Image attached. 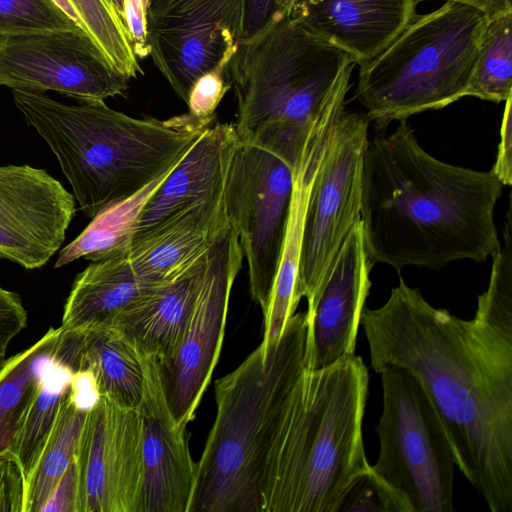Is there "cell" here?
Instances as JSON below:
<instances>
[{
  "label": "cell",
  "instance_id": "6da1fadb",
  "mask_svg": "<svg viewBox=\"0 0 512 512\" xmlns=\"http://www.w3.org/2000/svg\"><path fill=\"white\" fill-rule=\"evenodd\" d=\"M360 324L370 366L411 372L446 429L455 466L492 512H512V271L497 265L475 316L429 304L403 279Z\"/></svg>",
  "mask_w": 512,
  "mask_h": 512
},
{
  "label": "cell",
  "instance_id": "7a4b0ae2",
  "mask_svg": "<svg viewBox=\"0 0 512 512\" xmlns=\"http://www.w3.org/2000/svg\"><path fill=\"white\" fill-rule=\"evenodd\" d=\"M368 141L360 220L370 265L441 269L484 262L500 242L494 209L503 184L492 170L440 161L418 143L407 120Z\"/></svg>",
  "mask_w": 512,
  "mask_h": 512
},
{
  "label": "cell",
  "instance_id": "3957f363",
  "mask_svg": "<svg viewBox=\"0 0 512 512\" xmlns=\"http://www.w3.org/2000/svg\"><path fill=\"white\" fill-rule=\"evenodd\" d=\"M368 384L355 354L321 370L306 361L273 445L263 512H338L352 481L370 467L362 435Z\"/></svg>",
  "mask_w": 512,
  "mask_h": 512
},
{
  "label": "cell",
  "instance_id": "277c9868",
  "mask_svg": "<svg viewBox=\"0 0 512 512\" xmlns=\"http://www.w3.org/2000/svg\"><path fill=\"white\" fill-rule=\"evenodd\" d=\"M13 100L55 154L91 219L173 168L209 127L188 113L134 118L104 102L67 105L24 90H13Z\"/></svg>",
  "mask_w": 512,
  "mask_h": 512
},
{
  "label": "cell",
  "instance_id": "5b68a950",
  "mask_svg": "<svg viewBox=\"0 0 512 512\" xmlns=\"http://www.w3.org/2000/svg\"><path fill=\"white\" fill-rule=\"evenodd\" d=\"M308 321L295 313L277 343L253 350L215 381L216 417L196 463L187 512H263L273 445L306 363Z\"/></svg>",
  "mask_w": 512,
  "mask_h": 512
},
{
  "label": "cell",
  "instance_id": "8992f818",
  "mask_svg": "<svg viewBox=\"0 0 512 512\" xmlns=\"http://www.w3.org/2000/svg\"><path fill=\"white\" fill-rule=\"evenodd\" d=\"M350 60L289 17L240 41L229 63L239 141L264 147L295 167Z\"/></svg>",
  "mask_w": 512,
  "mask_h": 512
},
{
  "label": "cell",
  "instance_id": "52a82bcc",
  "mask_svg": "<svg viewBox=\"0 0 512 512\" xmlns=\"http://www.w3.org/2000/svg\"><path fill=\"white\" fill-rule=\"evenodd\" d=\"M488 17L457 2L417 16L359 64L354 98L379 129L466 96Z\"/></svg>",
  "mask_w": 512,
  "mask_h": 512
},
{
  "label": "cell",
  "instance_id": "ba28073f",
  "mask_svg": "<svg viewBox=\"0 0 512 512\" xmlns=\"http://www.w3.org/2000/svg\"><path fill=\"white\" fill-rule=\"evenodd\" d=\"M383 410L372 470L410 512H453L455 460L443 422L421 382L408 370L380 371Z\"/></svg>",
  "mask_w": 512,
  "mask_h": 512
},
{
  "label": "cell",
  "instance_id": "9c48e42d",
  "mask_svg": "<svg viewBox=\"0 0 512 512\" xmlns=\"http://www.w3.org/2000/svg\"><path fill=\"white\" fill-rule=\"evenodd\" d=\"M366 114L343 110L332 129L306 208L298 286L310 304L344 240L360 220Z\"/></svg>",
  "mask_w": 512,
  "mask_h": 512
},
{
  "label": "cell",
  "instance_id": "30bf717a",
  "mask_svg": "<svg viewBox=\"0 0 512 512\" xmlns=\"http://www.w3.org/2000/svg\"><path fill=\"white\" fill-rule=\"evenodd\" d=\"M294 167L276 153L240 142L224 190L229 224L248 265L253 300L266 309L290 209Z\"/></svg>",
  "mask_w": 512,
  "mask_h": 512
},
{
  "label": "cell",
  "instance_id": "8fae6325",
  "mask_svg": "<svg viewBox=\"0 0 512 512\" xmlns=\"http://www.w3.org/2000/svg\"><path fill=\"white\" fill-rule=\"evenodd\" d=\"M243 258L238 236L229 224L208 251L203 279L177 350L169 359L157 361L169 409L182 427L194 419L218 362L230 293Z\"/></svg>",
  "mask_w": 512,
  "mask_h": 512
},
{
  "label": "cell",
  "instance_id": "7c38bea8",
  "mask_svg": "<svg viewBox=\"0 0 512 512\" xmlns=\"http://www.w3.org/2000/svg\"><path fill=\"white\" fill-rule=\"evenodd\" d=\"M128 80L82 29L0 36V85L12 90L104 102Z\"/></svg>",
  "mask_w": 512,
  "mask_h": 512
},
{
  "label": "cell",
  "instance_id": "4fadbf2b",
  "mask_svg": "<svg viewBox=\"0 0 512 512\" xmlns=\"http://www.w3.org/2000/svg\"><path fill=\"white\" fill-rule=\"evenodd\" d=\"M242 16L243 0H166L147 10L149 55L185 103L202 75L234 56Z\"/></svg>",
  "mask_w": 512,
  "mask_h": 512
},
{
  "label": "cell",
  "instance_id": "5bb4252c",
  "mask_svg": "<svg viewBox=\"0 0 512 512\" xmlns=\"http://www.w3.org/2000/svg\"><path fill=\"white\" fill-rule=\"evenodd\" d=\"M75 463L76 512H140L143 461L139 410L101 395L86 414Z\"/></svg>",
  "mask_w": 512,
  "mask_h": 512
},
{
  "label": "cell",
  "instance_id": "9a60e30c",
  "mask_svg": "<svg viewBox=\"0 0 512 512\" xmlns=\"http://www.w3.org/2000/svg\"><path fill=\"white\" fill-rule=\"evenodd\" d=\"M75 198L44 169L0 166V259L43 266L60 248Z\"/></svg>",
  "mask_w": 512,
  "mask_h": 512
},
{
  "label": "cell",
  "instance_id": "2e32d148",
  "mask_svg": "<svg viewBox=\"0 0 512 512\" xmlns=\"http://www.w3.org/2000/svg\"><path fill=\"white\" fill-rule=\"evenodd\" d=\"M371 268L359 220L344 240L319 292L308 304L309 369L321 370L355 354L360 317L372 284Z\"/></svg>",
  "mask_w": 512,
  "mask_h": 512
},
{
  "label": "cell",
  "instance_id": "e0dca14e",
  "mask_svg": "<svg viewBox=\"0 0 512 512\" xmlns=\"http://www.w3.org/2000/svg\"><path fill=\"white\" fill-rule=\"evenodd\" d=\"M145 356V386L139 407L143 484L140 512H187L196 463L186 428L173 417L163 391L158 362Z\"/></svg>",
  "mask_w": 512,
  "mask_h": 512
},
{
  "label": "cell",
  "instance_id": "ac0fdd59",
  "mask_svg": "<svg viewBox=\"0 0 512 512\" xmlns=\"http://www.w3.org/2000/svg\"><path fill=\"white\" fill-rule=\"evenodd\" d=\"M349 88V80L342 78L337 82L294 167L292 197L280 262L268 305L263 311L264 329L260 343L263 349L277 343L302 298L298 274L308 199L334 124L345 110Z\"/></svg>",
  "mask_w": 512,
  "mask_h": 512
},
{
  "label": "cell",
  "instance_id": "d6986e66",
  "mask_svg": "<svg viewBox=\"0 0 512 512\" xmlns=\"http://www.w3.org/2000/svg\"><path fill=\"white\" fill-rule=\"evenodd\" d=\"M416 7L415 0H296L289 18L359 65L399 35Z\"/></svg>",
  "mask_w": 512,
  "mask_h": 512
},
{
  "label": "cell",
  "instance_id": "ffe728a7",
  "mask_svg": "<svg viewBox=\"0 0 512 512\" xmlns=\"http://www.w3.org/2000/svg\"><path fill=\"white\" fill-rule=\"evenodd\" d=\"M239 143L233 123L209 126L147 201L132 244L181 211L222 197Z\"/></svg>",
  "mask_w": 512,
  "mask_h": 512
},
{
  "label": "cell",
  "instance_id": "44dd1931",
  "mask_svg": "<svg viewBox=\"0 0 512 512\" xmlns=\"http://www.w3.org/2000/svg\"><path fill=\"white\" fill-rule=\"evenodd\" d=\"M228 226L224 195L200 202L132 244L130 265L145 286L168 282L204 256Z\"/></svg>",
  "mask_w": 512,
  "mask_h": 512
},
{
  "label": "cell",
  "instance_id": "7402d4cb",
  "mask_svg": "<svg viewBox=\"0 0 512 512\" xmlns=\"http://www.w3.org/2000/svg\"><path fill=\"white\" fill-rule=\"evenodd\" d=\"M207 255L174 279L148 287L107 329L120 332L140 353L158 362L172 357L191 316Z\"/></svg>",
  "mask_w": 512,
  "mask_h": 512
},
{
  "label": "cell",
  "instance_id": "603a6c76",
  "mask_svg": "<svg viewBox=\"0 0 512 512\" xmlns=\"http://www.w3.org/2000/svg\"><path fill=\"white\" fill-rule=\"evenodd\" d=\"M53 358L73 372L91 370L102 396L139 409L145 386V356L120 332L60 327Z\"/></svg>",
  "mask_w": 512,
  "mask_h": 512
},
{
  "label": "cell",
  "instance_id": "cb8c5ba5",
  "mask_svg": "<svg viewBox=\"0 0 512 512\" xmlns=\"http://www.w3.org/2000/svg\"><path fill=\"white\" fill-rule=\"evenodd\" d=\"M128 252L92 261L76 276L64 307L62 329H107L150 287L135 275Z\"/></svg>",
  "mask_w": 512,
  "mask_h": 512
},
{
  "label": "cell",
  "instance_id": "d4e9b609",
  "mask_svg": "<svg viewBox=\"0 0 512 512\" xmlns=\"http://www.w3.org/2000/svg\"><path fill=\"white\" fill-rule=\"evenodd\" d=\"M171 170L133 196L105 208L93 217L82 233L60 251L55 267L67 265L79 258L96 261L116 253L128 252L142 210Z\"/></svg>",
  "mask_w": 512,
  "mask_h": 512
},
{
  "label": "cell",
  "instance_id": "484cf974",
  "mask_svg": "<svg viewBox=\"0 0 512 512\" xmlns=\"http://www.w3.org/2000/svg\"><path fill=\"white\" fill-rule=\"evenodd\" d=\"M60 327L0 367V451L8 448L36 395L43 367L53 357Z\"/></svg>",
  "mask_w": 512,
  "mask_h": 512
},
{
  "label": "cell",
  "instance_id": "4316f807",
  "mask_svg": "<svg viewBox=\"0 0 512 512\" xmlns=\"http://www.w3.org/2000/svg\"><path fill=\"white\" fill-rule=\"evenodd\" d=\"M73 371L54 359L45 364L38 391L7 449L19 459L30 477L67 395Z\"/></svg>",
  "mask_w": 512,
  "mask_h": 512
},
{
  "label": "cell",
  "instance_id": "83f0119b",
  "mask_svg": "<svg viewBox=\"0 0 512 512\" xmlns=\"http://www.w3.org/2000/svg\"><path fill=\"white\" fill-rule=\"evenodd\" d=\"M63 399L41 455L27 480L25 512H41L75 458L87 412Z\"/></svg>",
  "mask_w": 512,
  "mask_h": 512
},
{
  "label": "cell",
  "instance_id": "f1b7e54d",
  "mask_svg": "<svg viewBox=\"0 0 512 512\" xmlns=\"http://www.w3.org/2000/svg\"><path fill=\"white\" fill-rule=\"evenodd\" d=\"M466 96L495 103L512 96V12L488 20Z\"/></svg>",
  "mask_w": 512,
  "mask_h": 512
},
{
  "label": "cell",
  "instance_id": "f546056e",
  "mask_svg": "<svg viewBox=\"0 0 512 512\" xmlns=\"http://www.w3.org/2000/svg\"><path fill=\"white\" fill-rule=\"evenodd\" d=\"M69 1L81 20L83 30L117 70L128 79L142 73L125 23L111 0Z\"/></svg>",
  "mask_w": 512,
  "mask_h": 512
},
{
  "label": "cell",
  "instance_id": "4dcf8cb0",
  "mask_svg": "<svg viewBox=\"0 0 512 512\" xmlns=\"http://www.w3.org/2000/svg\"><path fill=\"white\" fill-rule=\"evenodd\" d=\"M76 29L52 0H0V36Z\"/></svg>",
  "mask_w": 512,
  "mask_h": 512
},
{
  "label": "cell",
  "instance_id": "1f68e13d",
  "mask_svg": "<svg viewBox=\"0 0 512 512\" xmlns=\"http://www.w3.org/2000/svg\"><path fill=\"white\" fill-rule=\"evenodd\" d=\"M338 512H410V509L370 465L352 481Z\"/></svg>",
  "mask_w": 512,
  "mask_h": 512
},
{
  "label": "cell",
  "instance_id": "d6a6232c",
  "mask_svg": "<svg viewBox=\"0 0 512 512\" xmlns=\"http://www.w3.org/2000/svg\"><path fill=\"white\" fill-rule=\"evenodd\" d=\"M229 63L220 64L202 75L189 92L188 114L203 125L213 124L218 105L232 87Z\"/></svg>",
  "mask_w": 512,
  "mask_h": 512
},
{
  "label": "cell",
  "instance_id": "836d02e7",
  "mask_svg": "<svg viewBox=\"0 0 512 512\" xmlns=\"http://www.w3.org/2000/svg\"><path fill=\"white\" fill-rule=\"evenodd\" d=\"M27 479L17 456L0 451V512H25Z\"/></svg>",
  "mask_w": 512,
  "mask_h": 512
},
{
  "label": "cell",
  "instance_id": "e575fe53",
  "mask_svg": "<svg viewBox=\"0 0 512 512\" xmlns=\"http://www.w3.org/2000/svg\"><path fill=\"white\" fill-rule=\"evenodd\" d=\"M296 0H243L241 41L290 16Z\"/></svg>",
  "mask_w": 512,
  "mask_h": 512
},
{
  "label": "cell",
  "instance_id": "d590c367",
  "mask_svg": "<svg viewBox=\"0 0 512 512\" xmlns=\"http://www.w3.org/2000/svg\"><path fill=\"white\" fill-rule=\"evenodd\" d=\"M27 325V313L18 294L0 286V357L11 340Z\"/></svg>",
  "mask_w": 512,
  "mask_h": 512
},
{
  "label": "cell",
  "instance_id": "8d00e7d4",
  "mask_svg": "<svg viewBox=\"0 0 512 512\" xmlns=\"http://www.w3.org/2000/svg\"><path fill=\"white\" fill-rule=\"evenodd\" d=\"M147 8V0H124V23L134 53L138 58H145L149 55Z\"/></svg>",
  "mask_w": 512,
  "mask_h": 512
},
{
  "label": "cell",
  "instance_id": "74e56055",
  "mask_svg": "<svg viewBox=\"0 0 512 512\" xmlns=\"http://www.w3.org/2000/svg\"><path fill=\"white\" fill-rule=\"evenodd\" d=\"M491 170L503 185L512 184V96L505 101L498 152Z\"/></svg>",
  "mask_w": 512,
  "mask_h": 512
},
{
  "label": "cell",
  "instance_id": "f35d334b",
  "mask_svg": "<svg viewBox=\"0 0 512 512\" xmlns=\"http://www.w3.org/2000/svg\"><path fill=\"white\" fill-rule=\"evenodd\" d=\"M68 395L79 409L90 411L101 397L94 373L89 369L73 372Z\"/></svg>",
  "mask_w": 512,
  "mask_h": 512
},
{
  "label": "cell",
  "instance_id": "ab89813d",
  "mask_svg": "<svg viewBox=\"0 0 512 512\" xmlns=\"http://www.w3.org/2000/svg\"><path fill=\"white\" fill-rule=\"evenodd\" d=\"M76 499L77 469L74 458L41 512H76Z\"/></svg>",
  "mask_w": 512,
  "mask_h": 512
},
{
  "label": "cell",
  "instance_id": "60d3db41",
  "mask_svg": "<svg viewBox=\"0 0 512 512\" xmlns=\"http://www.w3.org/2000/svg\"><path fill=\"white\" fill-rule=\"evenodd\" d=\"M420 3L428 0H415ZM445 2H457L472 6L482 11L489 20L512 12V0H444Z\"/></svg>",
  "mask_w": 512,
  "mask_h": 512
},
{
  "label": "cell",
  "instance_id": "b9f144b4",
  "mask_svg": "<svg viewBox=\"0 0 512 512\" xmlns=\"http://www.w3.org/2000/svg\"><path fill=\"white\" fill-rule=\"evenodd\" d=\"M112 4L116 8L118 14L124 21V0H111Z\"/></svg>",
  "mask_w": 512,
  "mask_h": 512
},
{
  "label": "cell",
  "instance_id": "7bdbcfd3",
  "mask_svg": "<svg viewBox=\"0 0 512 512\" xmlns=\"http://www.w3.org/2000/svg\"><path fill=\"white\" fill-rule=\"evenodd\" d=\"M166 0H147V10L155 9L156 7L163 4Z\"/></svg>",
  "mask_w": 512,
  "mask_h": 512
}]
</instances>
